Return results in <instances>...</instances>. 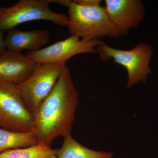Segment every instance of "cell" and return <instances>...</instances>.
I'll list each match as a JSON object with an SVG mask.
<instances>
[{
	"mask_svg": "<svg viewBox=\"0 0 158 158\" xmlns=\"http://www.w3.org/2000/svg\"><path fill=\"white\" fill-rule=\"evenodd\" d=\"M96 50L102 61L106 62L113 59L115 63L126 68L128 73V88L140 83H145L148 76L152 73L150 62L152 56V48L147 44H139L131 49L121 50L104 43L97 47Z\"/></svg>",
	"mask_w": 158,
	"mask_h": 158,
	"instance_id": "3",
	"label": "cell"
},
{
	"mask_svg": "<svg viewBox=\"0 0 158 158\" xmlns=\"http://www.w3.org/2000/svg\"><path fill=\"white\" fill-rule=\"evenodd\" d=\"M76 4L81 6H100L101 0H75Z\"/></svg>",
	"mask_w": 158,
	"mask_h": 158,
	"instance_id": "14",
	"label": "cell"
},
{
	"mask_svg": "<svg viewBox=\"0 0 158 158\" xmlns=\"http://www.w3.org/2000/svg\"><path fill=\"white\" fill-rule=\"evenodd\" d=\"M106 11L119 33L126 35L138 27L145 15V7L140 0H106Z\"/></svg>",
	"mask_w": 158,
	"mask_h": 158,
	"instance_id": "8",
	"label": "cell"
},
{
	"mask_svg": "<svg viewBox=\"0 0 158 158\" xmlns=\"http://www.w3.org/2000/svg\"><path fill=\"white\" fill-rule=\"evenodd\" d=\"M4 33H5L0 31V54L2 53L6 50Z\"/></svg>",
	"mask_w": 158,
	"mask_h": 158,
	"instance_id": "15",
	"label": "cell"
},
{
	"mask_svg": "<svg viewBox=\"0 0 158 158\" xmlns=\"http://www.w3.org/2000/svg\"><path fill=\"white\" fill-rule=\"evenodd\" d=\"M79 93L65 65L56 84L34 113V133L39 143L50 146L55 138L71 134Z\"/></svg>",
	"mask_w": 158,
	"mask_h": 158,
	"instance_id": "1",
	"label": "cell"
},
{
	"mask_svg": "<svg viewBox=\"0 0 158 158\" xmlns=\"http://www.w3.org/2000/svg\"><path fill=\"white\" fill-rule=\"evenodd\" d=\"M39 143L32 132H18L0 128V153L34 146Z\"/></svg>",
	"mask_w": 158,
	"mask_h": 158,
	"instance_id": "12",
	"label": "cell"
},
{
	"mask_svg": "<svg viewBox=\"0 0 158 158\" xmlns=\"http://www.w3.org/2000/svg\"><path fill=\"white\" fill-rule=\"evenodd\" d=\"M69 32L81 39L92 40L101 37L121 36L108 16L105 7L81 6L73 1L67 4Z\"/></svg>",
	"mask_w": 158,
	"mask_h": 158,
	"instance_id": "2",
	"label": "cell"
},
{
	"mask_svg": "<svg viewBox=\"0 0 158 158\" xmlns=\"http://www.w3.org/2000/svg\"><path fill=\"white\" fill-rule=\"evenodd\" d=\"M49 39V33L44 29L29 31L12 29L5 37L7 50L18 53H21L23 50L28 52L39 50L48 43Z\"/></svg>",
	"mask_w": 158,
	"mask_h": 158,
	"instance_id": "10",
	"label": "cell"
},
{
	"mask_svg": "<svg viewBox=\"0 0 158 158\" xmlns=\"http://www.w3.org/2000/svg\"><path fill=\"white\" fill-rule=\"evenodd\" d=\"M104 43L100 39L87 40L71 35L67 39L53 44L45 48L26 55L37 65L65 62L76 55L97 53V47Z\"/></svg>",
	"mask_w": 158,
	"mask_h": 158,
	"instance_id": "7",
	"label": "cell"
},
{
	"mask_svg": "<svg viewBox=\"0 0 158 158\" xmlns=\"http://www.w3.org/2000/svg\"><path fill=\"white\" fill-rule=\"evenodd\" d=\"M57 150L38 143L31 147L10 149L0 153V158H56Z\"/></svg>",
	"mask_w": 158,
	"mask_h": 158,
	"instance_id": "13",
	"label": "cell"
},
{
	"mask_svg": "<svg viewBox=\"0 0 158 158\" xmlns=\"http://www.w3.org/2000/svg\"><path fill=\"white\" fill-rule=\"evenodd\" d=\"M114 154L97 151L85 147L69 134L64 137L62 147L57 150L56 158H113Z\"/></svg>",
	"mask_w": 158,
	"mask_h": 158,
	"instance_id": "11",
	"label": "cell"
},
{
	"mask_svg": "<svg viewBox=\"0 0 158 158\" xmlns=\"http://www.w3.org/2000/svg\"><path fill=\"white\" fill-rule=\"evenodd\" d=\"M37 65L26 54L6 50L0 54V82L19 85Z\"/></svg>",
	"mask_w": 158,
	"mask_h": 158,
	"instance_id": "9",
	"label": "cell"
},
{
	"mask_svg": "<svg viewBox=\"0 0 158 158\" xmlns=\"http://www.w3.org/2000/svg\"><path fill=\"white\" fill-rule=\"evenodd\" d=\"M66 63L38 65L25 81L17 85L26 107L32 114L53 89Z\"/></svg>",
	"mask_w": 158,
	"mask_h": 158,
	"instance_id": "5",
	"label": "cell"
},
{
	"mask_svg": "<svg viewBox=\"0 0 158 158\" xmlns=\"http://www.w3.org/2000/svg\"><path fill=\"white\" fill-rule=\"evenodd\" d=\"M0 128L18 132H32L33 117L17 86L0 82Z\"/></svg>",
	"mask_w": 158,
	"mask_h": 158,
	"instance_id": "6",
	"label": "cell"
},
{
	"mask_svg": "<svg viewBox=\"0 0 158 158\" xmlns=\"http://www.w3.org/2000/svg\"><path fill=\"white\" fill-rule=\"evenodd\" d=\"M39 20L61 26L68 24L67 15L52 11L46 0H20L10 7L0 6V31L4 33L23 23Z\"/></svg>",
	"mask_w": 158,
	"mask_h": 158,
	"instance_id": "4",
	"label": "cell"
}]
</instances>
